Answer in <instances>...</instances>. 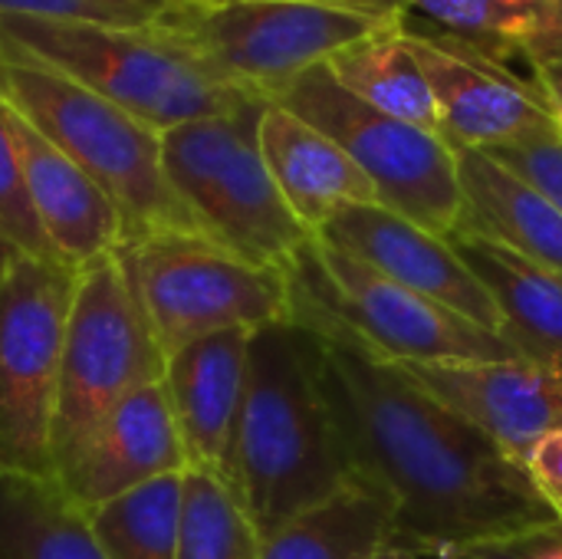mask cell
<instances>
[{
	"label": "cell",
	"mask_w": 562,
	"mask_h": 559,
	"mask_svg": "<svg viewBox=\"0 0 562 559\" xmlns=\"http://www.w3.org/2000/svg\"><path fill=\"white\" fill-rule=\"evenodd\" d=\"M290 320L316 336L323 392L352 478L395 501V547L431 559L445 547L560 524L527 468L402 366L323 316Z\"/></svg>",
	"instance_id": "cell-1"
},
{
	"label": "cell",
	"mask_w": 562,
	"mask_h": 559,
	"mask_svg": "<svg viewBox=\"0 0 562 559\" xmlns=\"http://www.w3.org/2000/svg\"><path fill=\"white\" fill-rule=\"evenodd\" d=\"M352 481L323 392L316 336L293 320L257 329L227 481L237 501L267 540Z\"/></svg>",
	"instance_id": "cell-2"
},
{
	"label": "cell",
	"mask_w": 562,
	"mask_h": 559,
	"mask_svg": "<svg viewBox=\"0 0 562 559\" xmlns=\"http://www.w3.org/2000/svg\"><path fill=\"white\" fill-rule=\"evenodd\" d=\"M0 49L53 66L155 132L231 115L260 99L214 76L151 20H0Z\"/></svg>",
	"instance_id": "cell-3"
},
{
	"label": "cell",
	"mask_w": 562,
	"mask_h": 559,
	"mask_svg": "<svg viewBox=\"0 0 562 559\" xmlns=\"http://www.w3.org/2000/svg\"><path fill=\"white\" fill-rule=\"evenodd\" d=\"M0 96L115 201L125 241L204 234L165 175L161 132L53 66L10 49H0Z\"/></svg>",
	"instance_id": "cell-4"
},
{
	"label": "cell",
	"mask_w": 562,
	"mask_h": 559,
	"mask_svg": "<svg viewBox=\"0 0 562 559\" xmlns=\"http://www.w3.org/2000/svg\"><path fill=\"white\" fill-rule=\"evenodd\" d=\"M408 20L398 0H175L151 16L224 82L273 99L356 40Z\"/></svg>",
	"instance_id": "cell-5"
},
{
	"label": "cell",
	"mask_w": 562,
	"mask_h": 559,
	"mask_svg": "<svg viewBox=\"0 0 562 559\" xmlns=\"http://www.w3.org/2000/svg\"><path fill=\"white\" fill-rule=\"evenodd\" d=\"M267 99L231 115L198 119L161 132V165L198 227L227 250L286 270L310 231L283 201L257 138Z\"/></svg>",
	"instance_id": "cell-6"
},
{
	"label": "cell",
	"mask_w": 562,
	"mask_h": 559,
	"mask_svg": "<svg viewBox=\"0 0 562 559\" xmlns=\"http://www.w3.org/2000/svg\"><path fill=\"white\" fill-rule=\"evenodd\" d=\"M286 277L290 316H323L385 362L428 366L520 359L504 336L405 290L319 237H310V244L286 267Z\"/></svg>",
	"instance_id": "cell-7"
},
{
	"label": "cell",
	"mask_w": 562,
	"mask_h": 559,
	"mask_svg": "<svg viewBox=\"0 0 562 559\" xmlns=\"http://www.w3.org/2000/svg\"><path fill=\"white\" fill-rule=\"evenodd\" d=\"M161 353L224 329L290 320V277L204 234H148L119 244Z\"/></svg>",
	"instance_id": "cell-8"
},
{
	"label": "cell",
	"mask_w": 562,
	"mask_h": 559,
	"mask_svg": "<svg viewBox=\"0 0 562 559\" xmlns=\"http://www.w3.org/2000/svg\"><path fill=\"white\" fill-rule=\"evenodd\" d=\"M270 102L339 142L372 181L382 208L431 234H454L464 211V191L458 148L445 135L366 105L336 82L326 63L286 82Z\"/></svg>",
	"instance_id": "cell-9"
},
{
	"label": "cell",
	"mask_w": 562,
	"mask_h": 559,
	"mask_svg": "<svg viewBox=\"0 0 562 559\" xmlns=\"http://www.w3.org/2000/svg\"><path fill=\"white\" fill-rule=\"evenodd\" d=\"M165 379V353L115 250L82 264L66 316L53 465L119 402Z\"/></svg>",
	"instance_id": "cell-10"
},
{
	"label": "cell",
	"mask_w": 562,
	"mask_h": 559,
	"mask_svg": "<svg viewBox=\"0 0 562 559\" xmlns=\"http://www.w3.org/2000/svg\"><path fill=\"white\" fill-rule=\"evenodd\" d=\"M76 270L16 257L0 273V474L53 478L59 359Z\"/></svg>",
	"instance_id": "cell-11"
},
{
	"label": "cell",
	"mask_w": 562,
	"mask_h": 559,
	"mask_svg": "<svg viewBox=\"0 0 562 559\" xmlns=\"http://www.w3.org/2000/svg\"><path fill=\"white\" fill-rule=\"evenodd\" d=\"M405 43L431 86L441 135L454 148L494 152L537 132L560 128L533 79L438 30H415L405 20Z\"/></svg>",
	"instance_id": "cell-12"
},
{
	"label": "cell",
	"mask_w": 562,
	"mask_h": 559,
	"mask_svg": "<svg viewBox=\"0 0 562 559\" xmlns=\"http://www.w3.org/2000/svg\"><path fill=\"white\" fill-rule=\"evenodd\" d=\"M188 458L165 382H151L95 422L56 465V491L79 511H95L148 481L184 474Z\"/></svg>",
	"instance_id": "cell-13"
},
{
	"label": "cell",
	"mask_w": 562,
	"mask_h": 559,
	"mask_svg": "<svg viewBox=\"0 0 562 559\" xmlns=\"http://www.w3.org/2000/svg\"><path fill=\"white\" fill-rule=\"evenodd\" d=\"M313 237L362 260L366 267L385 273L405 290L422 293L501 336L504 316L494 297L458 257L448 237L425 231L422 224L382 208L379 201L342 208Z\"/></svg>",
	"instance_id": "cell-14"
},
{
	"label": "cell",
	"mask_w": 562,
	"mask_h": 559,
	"mask_svg": "<svg viewBox=\"0 0 562 559\" xmlns=\"http://www.w3.org/2000/svg\"><path fill=\"white\" fill-rule=\"evenodd\" d=\"M402 369L520 465L543 435L562 428V376L537 362H428Z\"/></svg>",
	"instance_id": "cell-15"
},
{
	"label": "cell",
	"mask_w": 562,
	"mask_h": 559,
	"mask_svg": "<svg viewBox=\"0 0 562 559\" xmlns=\"http://www.w3.org/2000/svg\"><path fill=\"white\" fill-rule=\"evenodd\" d=\"M250 336V329H224L165 356L161 382L178 422L188 471L231 481Z\"/></svg>",
	"instance_id": "cell-16"
},
{
	"label": "cell",
	"mask_w": 562,
	"mask_h": 559,
	"mask_svg": "<svg viewBox=\"0 0 562 559\" xmlns=\"http://www.w3.org/2000/svg\"><path fill=\"white\" fill-rule=\"evenodd\" d=\"M7 112L30 208L53 257L79 270L82 264L115 250L125 241V221L115 201L13 105H7Z\"/></svg>",
	"instance_id": "cell-17"
},
{
	"label": "cell",
	"mask_w": 562,
	"mask_h": 559,
	"mask_svg": "<svg viewBox=\"0 0 562 559\" xmlns=\"http://www.w3.org/2000/svg\"><path fill=\"white\" fill-rule=\"evenodd\" d=\"M257 138L283 201L310 234H319L349 204L379 201L372 181L346 148L290 109L267 102Z\"/></svg>",
	"instance_id": "cell-18"
},
{
	"label": "cell",
	"mask_w": 562,
	"mask_h": 559,
	"mask_svg": "<svg viewBox=\"0 0 562 559\" xmlns=\"http://www.w3.org/2000/svg\"><path fill=\"white\" fill-rule=\"evenodd\" d=\"M451 247L471 267V273L487 287L494 297L504 329L501 336L507 346L550 372L562 376V277L543 270L520 254L477 237L454 231Z\"/></svg>",
	"instance_id": "cell-19"
},
{
	"label": "cell",
	"mask_w": 562,
	"mask_h": 559,
	"mask_svg": "<svg viewBox=\"0 0 562 559\" xmlns=\"http://www.w3.org/2000/svg\"><path fill=\"white\" fill-rule=\"evenodd\" d=\"M464 211L454 231L487 237L562 277V211L487 152L458 148Z\"/></svg>",
	"instance_id": "cell-20"
},
{
	"label": "cell",
	"mask_w": 562,
	"mask_h": 559,
	"mask_svg": "<svg viewBox=\"0 0 562 559\" xmlns=\"http://www.w3.org/2000/svg\"><path fill=\"white\" fill-rule=\"evenodd\" d=\"M438 33L530 69L562 56V0H398Z\"/></svg>",
	"instance_id": "cell-21"
},
{
	"label": "cell",
	"mask_w": 562,
	"mask_h": 559,
	"mask_svg": "<svg viewBox=\"0 0 562 559\" xmlns=\"http://www.w3.org/2000/svg\"><path fill=\"white\" fill-rule=\"evenodd\" d=\"M395 544V501L352 481L263 540V559H372Z\"/></svg>",
	"instance_id": "cell-22"
},
{
	"label": "cell",
	"mask_w": 562,
	"mask_h": 559,
	"mask_svg": "<svg viewBox=\"0 0 562 559\" xmlns=\"http://www.w3.org/2000/svg\"><path fill=\"white\" fill-rule=\"evenodd\" d=\"M326 66L336 76V82L366 105L441 135L431 86L425 79L418 56L405 43V20L356 40Z\"/></svg>",
	"instance_id": "cell-23"
},
{
	"label": "cell",
	"mask_w": 562,
	"mask_h": 559,
	"mask_svg": "<svg viewBox=\"0 0 562 559\" xmlns=\"http://www.w3.org/2000/svg\"><path fill=\"white\" fill-rule=\"evenodd\" d=\"M0 559H109L53 481L0 474Z\"/></svg>",
	"instance_id": "cell-24"
},
{
	"label": "cell",
	"mask_w": 562,
	"mask_h": 559,
	"mask_svg": "<svg viewBox=\"0 0 562 559\" xmlns=\"http://www.w3.org/2000/svg\"><path fill=\"white\" fill-rule=\"evenodd\" d=\"M184 474L148 481L95 511H82L105 557L178 559L181 514H184Z\"/></svg>",
	"instance_id": "cell-25"
},
{
	"label": "cell",
	"mask_w": 562,
	"mask_h": 559,
	"mask_svg": "<svg viewBox=\"0 0 562 559\" xmlns=\"http://www.w3.org/2000/svg\"><path fill=\"white\" fill-rule=\"evenodd\" d=\"M178 559H263V537L224 478L184 474Z\"/></svg>",
	"instance_id": "cell-26"
},
{
	"label": "cell",
	"mask_w": 562,
	"mask_h": 559,
	"mask_svg": "<svg viewBox=\"0 0 562 559\" xmlns=\"http://www.w3.org/2000/svg\"><path fill=\"white\" fill-rule=\"evenodd\" d=\"M0 241L10 250H16L20 257L56 260L40 224H36V214L30 208V194H26V181H23V168H20L13 132H10V112H7L3 96H0Z\"/></svg>",
	"instance_id": "cell-27"
},
{
	"label": "cell",
	"mask_w": 562,
	"mask_h": 559,
	"mask_svg": "<svg viewBox=\"0 0 562 559\" xmlns=\"http://www.w3.org/2000/svg\"><path fill=\"white\" fill-rule=\"evenodd\" d=\"M562 211V128L537 132L524 142L487 152Z\"/></svg>",
	"instance_id": "cell-28"
},
{
	"label": "cell",
	"mask_w": 562,
	"mask_h": 559,
	"mask_svg": "<svg viewBox=\"0 0 562 559\" xmlns=\"http://www.w3.org/2000/svg\"><path fill=\"white\" fill-rule=\"evenodd\" d=\"M0 20H92L148 23L151 16L119 0H0Z\"/></svg>",
	"instance_id": "cell-29"
},
{
	"label": "cell",
	"mask_w": 562,
	"mask_h": 559,
	"mask_svg": "<svg viewBox=\"0 0 562 559\" xmlns=\"http://www.w3.org/2000/svg\"><path fill=\"white\" fill-rule=\"evenodd\" d=\"M562 540V521L550 527H533L524 534H504V537H487V540H471L458 547H445L431 559H530L533 554L547 550L550 544Z\"/></svg>",
	"instance_id": "cell-30"
},
{
	"label": "cell",
	"mask_w": 562,
	"mask_h": 559,
	"mask_svg": "<svg viewBox=\"0 0 562 559\" xmlns=\"http://www.w3.org/2000/svg\"><path fill=\"white\" fill-rule=\"evenodd\" d=\"M527 474L547 507L562 521V428L543 435L527 455Z\"/></svg>",
	"instance_id": "cell-31"
},
{
	"label": "cell",
	"mask_w": 562,
	"mask_h": 559,
	"mask_svg": "<svg viewBox=\"0 0 562 559\" xmlns=\"http://www.w3.org/2000/svg\"><path fill=\"white\" fill-rule=\"evenodd\" d=\"M533 86H537L540 99L547 102L550 115L557 119V125L562 128V56L533 69Z\"/></svg>",
	"instance_id": "cell-32"
},
{
	"label": "cell",
	"mask_w": 562,
	"mask_h": 559,
	"mask_svg": "<svg viewBox=\"0 0 562 559\" xmlns=\"http://www.w3.org/2000/svg\"><path fill=\"white\" fill-rule=\"evenodd\" d=\"M119 3H128V7H135V10H142V13H148V16H155V13H161L165 7H171L175 0H119Z\"/></svg>",
	"instance_id": "cell-33"
},
{
	"label": "cell",
	"mask_w": 562,
	"mask_h": 559,
	"mask_svg": "<svg viewBox=\"0 0 562 559\" xmlns=\"http://www.w3.org/2000/svg\"><path fill=\"white\" fill-rule=\"evenodd\" d=\"M372 559H425V557H422V554H415V550H408V547H395V544H392V547H385L379 557H372Z\"/></svg>",
	"instance_id": "cell-34"
},
{
	"label": "cell",
	"mask_w": 562,
	"mask_h": 559,
	"mask_svg": "<svg viewBox=\"0 0 562 559\" xmlns=\"http://www.w3.org/2000/svg\"><path fill=\"white\" fill-rule=\"evenodd\" d=\"M16 257H20V254H16V250H10V247H7V244L0 241V273H3V270H7V267H10V264L16 260Z\"/></svg>",
	"instance_id": "cell-35"
}]
</instances>
